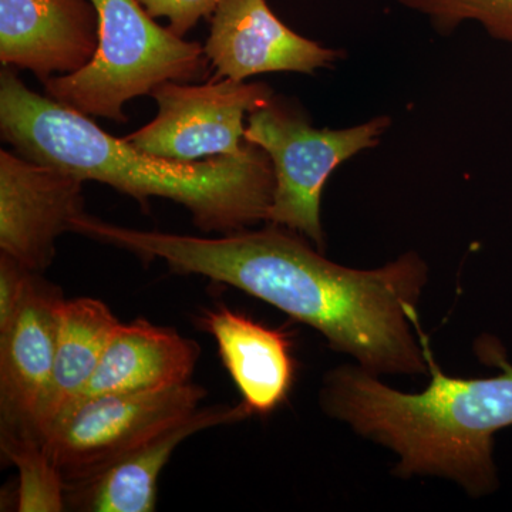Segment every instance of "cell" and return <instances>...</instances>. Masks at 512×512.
<instances>
[{"label": "cell", "mask_w": 512, "mask_h": 512, "mask_svg": "<svg viewBox=\"0 0 512 512\" xmlns=\"http://www.w3.org/2000/svg\"><path fill=\"white\" fill-rule=\"evenodd\" d=\"M201 323L251 416H268L288 400L296 372L288 333L225 306L205 313Z\"/></svg>", "instance_id": "obj_13"}, {"label": "cell", "mask_w": 512, "mask_h": 512, "mask_svg": "<svg viewBox=\"0 0 512 512\" xmlns=\"http://www.w3.org/2000/svg\"><path fill=\"white\" fill-rule=\"evenodd\" d=\"M99 46L77 73L56 76L45 94L90 117L126 123L124 106L167 82L192 83L207 74L204 46L158 25L138 0H92Z\"/></svg>", "instance_id": "obj_4"}, {"label": "cell", "mask_w": 512, "mask_h": 512, "mask_svg": "<svg viewBox=\"0 0 512 512\" xmlns=\"http://www.w3.org/2000/svg\"><path fill=\"white\" fill-rule=\"evenodd\" d=\"M390 126L389 116H377L340 130L315 128L275 96L252 111L245 141L262 148L274 167V195L266 222L298 232L320 252L325 251L320 221L323 188L345 161L375 148Z\"/></svg>", "instance_id": "obj_5"}, {"label": "cell", "mask_w": 512, "mask_h": 512, "mask_svg": "<svg viewBox=\"0 0 512 512\" xmlns=\"http://www.w3.org/2000/svg\"><path fill=\"white\" fill-rule=\"evenodd\" d=\"M426 16L439 32L450 33L463 23H478L493 39L512 43V0H397Z\"/></svg>", "instance_id": "obj_17"}, {"label": "cell", "mask_w": 512, "mask_h": 512, "mask_svg": "<svg viewBox=\"0 0 512 512\" xmlns=\"http://www.w3.org/2000/svg\"><path fill=\"white\" fill-rule=\"evenodd\" d=\"M156 119L126 137L151 156L177 161L234 156L247 146L249 114L274 97L264 83L212 79L204 84L167 82L150 94Z\"/></svg>", "instance_id": "obj_7"}, {"label": "cell", "mask_w": 512, "mask_h": 512, "mask_svg": "<svg viewBox=\"0 0 512 512\" xmlns=\"http://www.w3.org/2000/svg\"><path fill=\"white\" fill-rule=\"evenodd\" d=\"M431 375L420 393H403L380 383L363 367L330 372L320 403L329 416L399 456L397 476H440L456 481L473 497L498 487L494 434L512 426V365L494 338L477 342V353L501 375L484 379L447 376L434 360L419 328Z\"/></svg>", "instance_id": "obj_3"}, {"label": "cell", "mask_w": 512, "mask_h": 512, "mask_svg": "<svg viewBox=\"0 0 512 512\" xmlns=\"http://www.w3.org/2000/svg\"><path fill=\"white\" fill-rule=\"evenodd\" d=\"M205 394L188 382L153 392L89 397L60 414L40 439L69 491L190 417Z\"/></svg>", "instance_id": "obj_6"}, {"label": "cell", "mask_w": 512, "mask_h": 512, "mask_svg": "<svg viewBox=\"0 0 512 512\" xmlns=\"http://www.w3.org/2000/svg\"><path fill=\"white\" fill-rule=\"evenodd\" d=\"M0 134L20 156L109 185L143 208L153 197L177 202L202 232L227 235L268 220L274 167L251 143L234 156L188 163L151 156L90 116L33 92L12 67L0 73Z\"/></svg>", "instance_id": "obj_2"}, {"label": "cell", "mask_w": 512, "mask_h": 512, "mask_svg": "<svg viewBox=\"0 0 512 512\" xmlns=\"http://www.w3.org/2000/svg\"><path fill=\"white\" fill-rule=\"evenodd\" d=\"M2 450L18 468V511L59 512L66 508V484L37 434H2Z\"/></svg>", "instance_id": "obj_16"}, {"label": "cell", "mask_w": 512, "mask_h": 512, "mask_svg": "<svg viewBox=\"0 0 512 512\" xmlns=\"http://www.w3.org/2000/svg\"><path fill=\"white\" fill-rule=\"evenodd\" d=\"M214 79L245 82L266 73L313 74L343 53L289 29L266 0H221L204 46Z\"/></svg>", "instance_id": "obj_9"}, {"label": "cell", "mask_w": 512, "mask_h": 512, "mask_svg": "<svg viewBox=\"0 0 512 512\" xmlns=\"http://www.w3.org/2000/svg\"><path fill=\"white\" fill-rule=\"evenodd\" d=\"M148 15L165 18L175 35L184 37L201 19L214 15L221 0H138Z\"/></svg>", "instance_id": "obj_18"}, {"label": "cell", "mask_w": 512, "mask_h": 512, "mask_svg": "<svg viewBox=\"0 0 512 512\" xmlns=\"http://www.w3.org/2000/svg\"><path fill=\"white\" fill-rule=\"evenodd\" d=\"M251 417L244 404L198 409L187 419L141 444L126 457L82 485L67 491V501L92 512H151L156 510L158 478L175 448L188 437L211 427Z\"/></svg>", "instance_id": "obj_12"}, {"label": "cell", "mask_w": 512, "mask_h": 512, "mask_svg": "<svg viewBox=\"0 0 512 512\" xmlns=\"http://www.w3.org/2000/svg\"><path fill=\"white\" fill-rule=\"evenodd\" d=\"M83 180L0 151V251L42 274L56 254V239L84 214Z\"/></svg>", "instance_id": "obj_8"}, {"label": "cell", "mask_w": 512, "mask_h": 512, "mask_svg": "<svg viewBox=\"0 0 512 512\" xmlns=\"http://www.w3.org/2000/svg\"><path fill=\"white\" fill-rule=\"evenodd\" d=\"M62 299L59 289L35 274L15 316L0 329L2 434H37V417L55 365Z\"/></svg>", "instance_id": "obj_11"}, {"label": "cell", "mask_w": 512, "mask_h": 512, "mask_svg": "<svg viewBox=\"0 0 512 512\" xmlns=\"http://www.w3.org/2000/svg\"><path fill=\"white\" fill-rule=\"evenodd\" d=\"M99 32L92 0H0V63L43 84L89 64Z\"/></svg>", "instance_id": "obj_10"}, {"label": "cell", "mask_w": 512, "mask_h": 512, "mask_svg": "<svg viewBox=\"0 0 512 512\" xmlns=\"http://www.w3.org/2000/svg\"><path fill=\"white\" fill-rule=\"evenodd\" d=\"M74 232L255 296L318 330L330 348L373 375L429 372L417 312L429 268L416 252L360 271L329 261L301 234L275 224L205 238L120 227L86 214Z\"/></svg>", "instance_id": "obj_1"}, {"label": "cell", "mask_w": 512, "mask_h": 512, "mask_svg": "<svg viewBox=\"0 0 512 512\" xmlns=\"http://www.w3.org/2000/svg\"><path fill=\"white\" fill-rule=\"evenodd\" d=\"M119 325L109 306L99 299H62L52 380L37 417L39 436L82 397Z\"/></svg>", "instance_id": "obj_15"}, {"label": "cell", "mask_w": 512, "mask_h": 512, "mask_svg": "<svg viewBox=\"0 0 512 512\" xmlns=\"http://www.w3.org/2000/svg\"><path fill=\"white\" fill-rule=\"evenodd\" d=\"M35 274L10 256L0 254V329L6 328L15 316Z\"/></svg>", "instance_id": "obj_19"}, {"label": "cell", "mask_w": 512, "mask_h": 512, "mask_svg": "<svg viewBox=\"0 0 512 512\" xmlns=\"http://www.w3.org/2000/svg\"><path fill=\"white\" fill-rule=\"evenodd\" d=\"M198 357L200 346L177 330L146 319L120 323L79 400L180 386L190 382Z\"/></svg>", "instance_id": "obj_14"}]
</instances>
